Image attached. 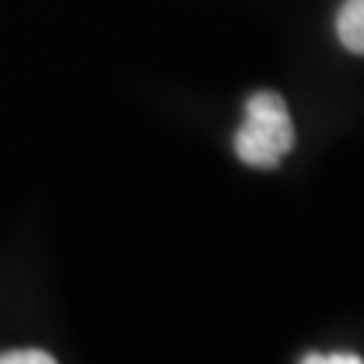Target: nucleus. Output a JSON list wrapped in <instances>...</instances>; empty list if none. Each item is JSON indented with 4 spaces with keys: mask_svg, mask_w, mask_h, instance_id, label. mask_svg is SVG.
<instances>
[{
    "mask_svg": "<svg viewBox=\"0 0 364 364\" xmlns=\"http://www.w3.org/2000/svg\"><path fill=\"white\" fill-rule=\"evenodd\" d=\"M301 364H364L361 355L355 352H310V355H304Z\"/></svg>",
    "mask_w": 364,
    "mask_h": 364,
    "instance_id": "nucleus-4",
    "label": "nucleus"
},
{
    "mask_svg": "<svg viewBox=\"0 0 364 364\" xmlns=\"http://www.w3.org/2000/svg\"><path fill=\"white\" fill-rule=\"evenodd\" d=\"M337 37L349 52L364 55V0H346L337 13Z\"/></svg>",
    "mask_w": 364,
    "mask_h": 364,
    "instance_id": "nucleus-2",
    "label": "nucleus"
},
{
    "mask_svg": "<svg viewBox=\"0 0 364 364\" xmlns=\"http://www.w3.org/2000/svg\"><path fill=\"white\" fill-rule=\"evenodd\" d=\"M294 124L286 100L273 91H258L246 100V119L234 136L237 158L249 167L270 170L291 152Z\"/></svg>",
    "mask_w": 364,
    "mask_h": 364,
    "instance_id": "nucleus-1",
    "label": "nucleus"
},
{
    "mask_svg": "<svg viewBox=\"0 0 364 364\" xmlns=\"http://www.w3.org/2000/svg\"><path fill=\"white\" fill-rule=\"evenodd\" d=\"M0 364H58V361L43 349H16V352H4Z\"/></svg>",
    "mask_w": 364,
    "mask_h": 364,
    "instance_id": "nucleus-3",
    "label": "nucleus"
}]
</instances>
